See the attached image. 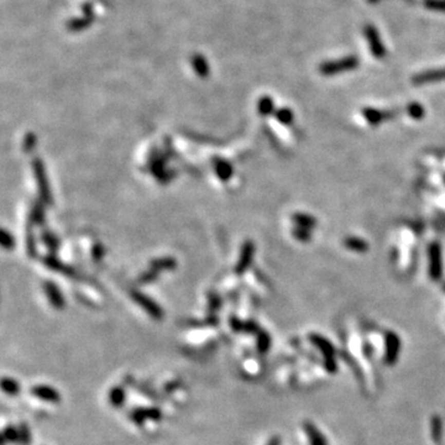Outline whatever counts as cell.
Instances as JSON below:
<instances>
[{
	"label": "cell",
	"instance_id": "obj_1",
	"mask_svg": "<svg viewBox=\"0 0 445 445\" xmlns=\"http://www.w3.org/2000/svg\"><path fill=\"white\" fill-rule=\"evenodd\" d=\"M358 66H359L358 57L346 56L339 60L323 62L322 65L319 66V72H321L323 76H334V75H339V73L354 71L355 68H358Z\"/></svg>",
	"mask_w": 445,
	"mask_h": 445
},
{
	"label": "cell",
	"instance_id": "obj_2",
	"mask_svg": "<svg viewBox=\"0 0 445 445\" xmlns=\"http://www.w3.org/2000/svg\"><path fill=\"white\" fill-rule=\"evenodd\" d=\"M163 414L160 408L156 407H139L134 408L130 412V419L135 423L136 425L142 427L147 420L151 422H160L162 419Z\"/></svg>",
	"mask_w": 445,
	"mask_h": 445
},
{
	"label": "cell",
	"instance_id": "obj_3",
	"mask_svg": "<svg viewBox=\"0 0 445 445\" xmlns=\"http://www.w3.org/2000/svg\"><path fill=\"white\" fill-rule=\"evenodd\" d=\"M364 35L368 42V47H370L371 53L377 59H382L386 56V47L381 41V36L377 29L374 25L364 26Z\"/></svg>",
	"mask_w": 445,
	"mask_h": 445
},
{
	"label": "cell",
	"instance_id": "obj_4",
	"mask_svg": "<svg viewBox=\"0 0 445 445\" xmlns=\"http://www.w3.org/2000/svg\"><path fill=\"white\" fill-rule=\"evenodd\" d=\"M310 341H312V343L323 353V355H324L325 368H327L328 371H330V373H334L337 366H335V360H334L335 351L333 345H331L327 339L322 338L321 335H314V334L310 335Z\"/></svg>",
	"mask_w": 445,
	"mask_h": 445
},
{
	"label": "cell",
	"instance_id": "obj_5",
	"mask_svg": "<svg viewBox=\"0 0 445 445\" xmlns=\"http://www.w3.org/2000/svg\"><path fill=\"white\" fill-rule=\"evenodd\" d=\"M30 393L35 398L47 402V403H60L61 399H62L61 393L54 387L48 385H35L31 387Z\"/></svg>",
	"mask_w": 445,
	"mask_h": 445
},
{
	"label": "cell",
	"instance_id": "obj_6",
	"mask_svg": "<svg viewBox=\"0 0 445 445\" xmlns=\"http://www.w3.org/2000/svg\"><path fill=\"white\" fill-rule=\"evenodd\" d=\"M429 275L433 281H438L441 276V251L437 243L429 248Z\"/></svg>",
	"mask_w": 445,
	"mask_h": 445
},
{
	"label": "cell",
	"instance_id": "obj_7",
	"mask_svg": "<svg viewBox=\"0 0 445 445\" xmlns=\"http://www.w3.org/2000/svg\"><path fill=\"white\" fill-rule=\"evenodd\" d=\"M399 346H401V343H399V339L397 337V334L395 333H388L386 337V356H385V360L387 364L392 365L393 362L397 360V356L399 353Z\"/></svg>",
	"mask_w": 445,
	"mask_h": 445
},
{
	"label": "cell",
	"instance_id": "obj_8",
	"mask_svg": "<svg viewBox=\"0 0 445 445\" xmlns=\"http://www.w3.org/2000/svg\"><path fill=\"white\" fill-rule=\"evenodd\" d=\"M414 84H427V83H434V82L445 81V68L435 69V71H427L422 72L419 75L413 77Z\"/></svg>",
	"mask_w": 445,
	"mask_h": 445
},
{
	"label": "cell",
	"instance_id": "obj_9",
	"mask_svg": "<svg viewBox=\"0 0 445 445\" xmlns=\"http://www.w3.org/2000/svg\"><path fill=\"white\" fill-rule=\"evenodd\" d=\"M362 115L371 125H379L383 120H387V118H391L393 114L391 112H382L377 110V109L367 108L362 110Z\"/></svg>",
	"mask_w": 445,
	"mask_h": 445
},
{
	"label": "cell",
	"instance_id": "obj_10",
	"mask_svg": "<svg viewBox=\"0 0 445 445\" xmlns=\"http://www.w3.org/2000/svg\"><path fill=\"white\" fill-rule=\"evenodd\" d=\"M303 427H304V431L307 433L308 438H309L310 445H328L324 435L322 434L318 428H316L314 424H312V423L309 422H306Z\"/></svg>",
	"mask_w": 445,
	"mask_h": 445
},
{
	"label": "cell",
	"instance_id": "obj_11",
	"mask_svg": "<svg viewBox=\"0 0 445 445\" xmlns=\"http://www.w3.org/2000/svg\"><path fill=\"white\" fill-rule=\"evenodd\" d=\"M109 403L112 404V407L114 408H121L124 406L125 401H126V392L125 388L121 386H115L113 387L109 392L108 396Z\"/></svg>",
	"mask_w": 445,
	"mask_h": 445
},
{
	"label": "cell",
	"instance_id": "obj_12",
	"mask_svg": "<svg viewBox=\"0 0 445 445\" xmlns=\"http://www.w3.org/2000/svg\"><path fill=\"white\" fill-rule=\"evenodd\" d=\"M2 390L5 395L15 397V396H17L20 393L21 387H20V383L15 379H11V377H3Z\"/></svg>",
	"mask_w": 445,
	"mask_h": 445
},
{
	"label": "cell",
	"instance_id": "obj_13",
	"mask_svg": "<svg viewBox=\"0 0 445 445\" xmlns=\"http://www.w3.org/2000/svg\"><path fill=\"white\" fill-rule=\"evenodd\" d=\"M20 434H19V428L14 427L13 424H9L3 429L2 433V445H5L8 443H16L19 441Z\"/></svg>",
	"mask_w": 445,
	"mask_h": 445
},
{
	"label": "cell",
	"instance_id": "obj_14",
	"mask_svg": "<svg viewBox=\"0 0 445 445\" xmlns=\"http://www.w3.org/2000/svg\"><path fill=\"white\" fill-rule=\"evenodd\" d=\"M94 16H89V15H84L83 19H75L72 21H69L68 24H67V27H68L71 31H79V30H83L87 27L88 25H90L93 21Z\"/></svg>",
	"mask_w": 445,
	"mask_h": 445
},
{
	"label": "cell",
	"instance_id": "obj_15",
	"mask_svg": "<svg viewBox=\"0 0 445 445\" xmlns=\"http://www.w3.org/2000/svg\"><path fill=\"white\" fill-rule=\"evenodd\" d=\"M192 65H193L196 71L199 73V75L206 76L207 73H208V65H207L206 60H204L202 54H194V56L192 57Z\"/></svg>",
	"mask_w": 445,
	"mask_h": 445
},
{
	"label": "cell",
	"instance_id": "obj_16",
	"mask_svg": "<svg viewBox=\"0 0 445 445\" xmlns=\"http://www.w3.org/2000/svg\"><path fill=\"white\" fill-rule=\"evenodd\" d=\"M345 246H347V249L358 252H362L367 249V244L364 240L359 239V237H349V239H346Z\"/></svg>",
	"mask_w": 445,
	"mask_h": 445
},
{
	"label": "cell",
	"instance_id": "obj_17",
	"mask_svg": "<svg viewBox=\"0 0 445 445\" xmlns=\"http://www.w3.org/2000/svg\"><path fill=\"white\" fill-rule=\"evenodd\" d=\"M19 434H20V439L19 441L23 445H30L32 441L31 438V431H30V428L27 427L26 423H21L19 427Z\"/></svg>",
	"mask_w": 445,
	"mask_h": 445
},
{
	"label": "cell",
	"instance_id": "obj_18",
	"mask_svg": "<svg viewBox=\"0 0 445 445\" xmlns=\"http://www.w3.org/2000/svg\"><path fill=\"white\" fill-rule=\"evenodd\" d=\"M424 5L429 10L445 13V0H425Z\"/></svg>",
	"mask_w": 445,
	"mask_h": 445
},
{
	"label": "cell",
	"instance_id": "obj_19",
	"mask_svg": "<svg viewBox=\"0 0 445 445\" xmlns=\"http://www.w3.org/2000/svg\"><path fill=\"white\" fill-rule=\"evenodd\" d=\"M295 221L301 225L302 228H306V229H310L316 225V220L309 215H295Z\"/></svg>",
	"mask_w": 445,
	"mask_h": 445
},
{
	"label": "cell",
	"instance_id": "obj_20",
	"mask_svg": "<svg viewBox=\"0 0 445 445\" xmlns=\"http://www.w3.org/2000/svg\"><path fill=\"white\" fill-rule=\"evenodd\" d=\"M408 113H410V115L412 118L420 119L424 115V109H423V106L418 104V103H412V104L408 106Z\"/></svg>",
	"mask_w": 445,
	"mask_h": 445
},
{
	"label": "cell",
	"instance_id": "obj_21",
	"mask_svg": "<svg viewBox=\"0 0 445 445\" xmlns=\"http://www.w3.org/2000/svg\"><path fill=\"white\" fill-rule=\"evenodd\" d=\"M280 115H282V121H285V123L289 124L292 121V119H293V115H292V113L288 110V109H285V110L280 112Z\"/></svg>",
	"mask_w": 445,
	"mask_h": 445
},
{
	"label": "cell",
	"instance_id": "obj_22",
	"mask_svg": "<svg viewBox=\"0 0 445 445\" xmlns=\"http://www.w3.org/2000/svg\"><path fill=\"white\" fill-rule=\"evenodd\" d=\"M266 445H281V439L280 437H272Z\"/></svg>",
	"mask_w": 445,
	"mask_h": 445
}]
</instances>
